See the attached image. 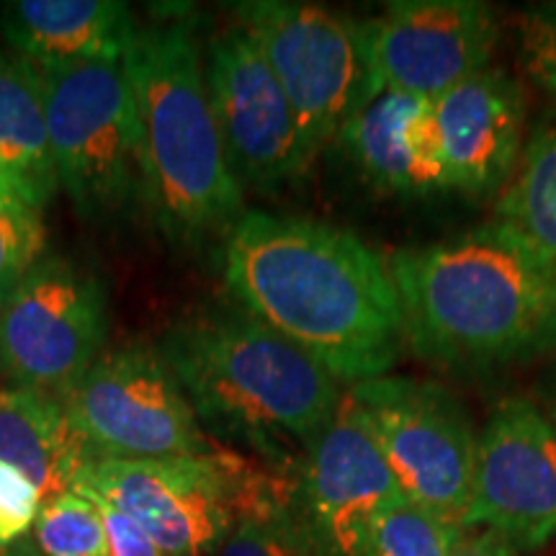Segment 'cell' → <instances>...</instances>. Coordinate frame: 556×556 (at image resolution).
Returning a JSON list of instances; mask_svg holds the SVG:
<instances>
[{
	"label": "cell",
	"instance_id": "obj_31",
	"mask_svg": "<svg viewBox=\"0 0 556 556\" xmlns=\"http://www.w3.org/2000/svg\"><path fill=\"white\" fill-rule=\"evenodd\" d=\"M541 409H544L548 420H552V426L556 428V381H554V387L548 389V394H546V400H544V407H541Z\"/></svg>",
	"mask_w": 556,
	"mask_h": 556
},
{
	"label": "cell",
	"instance_id": "obj_6",
	"mask_svg": "<svg viewBox=\"0 0 556 556\" xmlns=\"http://www.w3.org/2000/svg\"><path fill=\"white\" fill-rule=\"evenodd\" d=\"M294 109L307 165L364 106L356 21L325 5L248 0L235 5Z\"/></svg>",
	"mask_w": 556,
	"mask_h": 556
},
{
	"label": "cell",
	"instance_id": "obj_28",
	"mask_svg": "<svg viewBox=\"0 0 556 556\" xmlns=\"http://www.w3.org/2000/svg\"><path fill=\"white\" fill-rule=\"evenodd\" d=\"M448 556H518V548L500 533L477 528V533L464 531L462 541Z\"/></svg>",
	"mask_w": 556,
	"mask_h": 556
},
{
	"label": "cell",
	"instance_id": "obj_9",
	"mask_svg": "<svg viewBox=\"0 0 556 556\" xmlns=\"http://www.w3.org/2000/svg\"><path fill=\"white\" fill-rule=\"evenodd\" d=\"M364 106L381 93L438 101L490 67L495 11L479 0H397L356 24Z\"/></svg>",
	"mask_w": 556,
	"mask_h": 556
},
{
	"label": "cell",
	"instance_id": "obj_12",
	"mask_svg": "<svg viewBox=\"0 0 556 556\" xmlns=\"http://www.w3.org/2000/svg\"><path fill=\"white\" fill-rule=\"evenodd\" d=\"M204 78L229 168L242 189L268 191L309 170L294 109L240 24L212 39Z\"/></svg>",
	"mask_w": 556,
	"mask_h": 556
},
{
	"label": "cell",
	"instance_id": "obj_3",
	"mask_svg": "<svg viewBox=\"0 0 556 556\" xmlns=\"http://www.w3.org/2000/svg\"><path fill=\"white\" fill-rule=\"evenodd\" d=\"M135 103L142 189L165 238L193 245L240 219L235 178L206 93L204 58L180 21L135 26L122 60Z\"/></svg>",
	"mask_w": 556,
	"mask_h": 556
},
{
	"label": "cell",
	"instance_id": "obj_24",
	"mask_svg": "<svg viewBox=\"0 0 556 556\" xmlns=\"http://www.w3.org/2000/svg\"><path fill=\"white\" fill-rule=\"evenodd\" d=\"M45 248L47 229L39 212L0 204V309L29 270L45 258Z\"/></svg>",
	"mask_w": 556,
	"mask_h": 556
},
{
	"label": "cell",
	"instance_id": "obj_26",
	"mask_svg": "<svg viewBox=\"0 0 556 556\" xmlns=\"http://www.w3.org/2000/svg\"><path fill=\"white\" fill-rule=\"evenodd\" d=\"M41 495L24 471L0 464V544H16L26 539L37 523Z\"/></svg>",
	"mask_w": 556,
	"mask_h": 556
},
{
	"label": "cell",
	"instance_id": "obj_14",
	"mask_svg": "<svg viewBox=\"0 0 556 556\" xmlns=\"http://www.w3.org/2000/svg\"><path fill=\"white\" fill-rule=\"evenodd\" d=\"M304 451L299 510L312 533L330 556H366L374 528L405 495L351 392Z\"/></svg>",
	"mask_w": 556,
	"mask_h": 556
},
{
	"label": "cell",
	"instance_id": "obj_4",
	"mask_svg": "<svg viewBox=\"0 0 556 556\" xmlns=\"http://www.w3.org/2000/svg\"><path fill=\"white\" fill-rule=\"evenodd\" d=\"M160 353L199 422L270 456L281 441L307 448L345 394L328 368L248 312L186 319Z\"/></svg>",
	"mask_w": 556,
	"mask_h": 556
},
{
	"label": "cell",
	"instance_id": "obj_16",
	"mask_svg": "<svg viewBox=\"0 0 556 556\" xmlns=\"http://www.w3.org/2000/svg\"><path fill=\"white\" fill-rule=\"evenodd\" d=\"M336 142L374 189L405 197L448 189L435 101L381 93L345 122Z\"/></svg>",
	"mask_w": 556,
	"mask_h": 556
},
{
	"label": "cell",
	"instance_id": "obj_7",
	"mask_svg": "<svg viewBox=\"0 0 556 556\" xmlns=\"http://www.w3.org/2000/svg\"><path fill=\"white\" fill-rule=\"evenodd\" d=\"M348 392L407 503L462 526L477 458V433L462 402L446 387L405 377L368 379Z\"/></svg>",
	"mask_w": 556,
	"mask_h": 556
},
{
	"label": "cell",
	"instance_id": "obj_19",
	"mask_svg": "<svg viewBox=\"0 0 556 556\" xmlns=\"http://www.w3.org/2000/svg\"><path fill=\"white\" fill-rule=\"evenodd\" d=\"M0 170L34 212H41L60 189L41 75L18 54H0Z\"/></svg>",
	"mask_w": 556,
	"mask_h": 556
},
{
	"label": "cell",
	"instance_id": "obj_13",
	"mask_svg": "<svg viewBox=\"0 0 556 556\" xmlns=\"http://www.w3.org/2000/svg\"><path fill=\"white\" fill-rule=\"evenodd\" d=\"M464 528H486L518 548L556 539V428L528 397H507L477 435Z\"/></svg>",
	"mask_w": 556,
	"mask_h": 556
},
{
	"label": "cell",
	"instance_id": "obj_27",
	"mask_svg": "<svg viewBox=\"0 0 556 556\" xmlns=\"http://www.w3.org/2000/svg\"><path fill=\"white\" fill-rule=\"evenodd\" d=\"M90 503L99 507V516L103 520V531L109 541V556H165L160 546L148 533L131 520L127 513L114 507L101 497H88Z\"/></svg>",
	"mask_w": 556,
	"mask_h": 556
},
{
	"label": "cell",
	"instance_id": "obj_20",
	"mask_svg": "<svg viewBox=\"0 0 556 556\" xmlns=\"http://www.w3.org/2000/svg\"><path fill=\"white\" fill-rule=\"evenodd\" d=\"M495 214L556 274V111L533 129Z\"/></svg>",
	"mask_w": 556,
	"mask_h": 556
},
{
	"label": "cell",
	"instance_id": "obj_23",
	"mask_svg": "<svg viewBox=\"0 0 556 556\" xmlns=\"http://www.w3.org/2000/svg\"><path fill=\"white\" fill-rule=\"evenodd\" d=\"M464 531L454 520L402 503L379 520L366 556H448Z\"/></svg>",
	"mask_w": 556,
	"mask_h": 556
},
{
	"label": "cell",
	"instance_id": "obj_11",
	"mask_svg": "<svg viewBox=\"0 0 556 556\" xmlns=\"http://www.w3.org/2000/svg\"><path fill=\"white\" fill-rule=\"evenodd\" d=\"M73 492L135 520L165 556H217L235 528L225 451L204 456L93 458Z\"/></svg>",
	"mask_w": 556,
	"mask_h": 556
},
{
	"label": "cell",
	"instance_id": "obj_22",
	"mask_svg": "<svg viewBox=\"0 0 556 556\" xmlns=\"http://www.w3.org/2000/svg\"><path fill=\"white\" fill-rule=\"evenodd\" d=\"M34 541L41 556H109L99 507L78 492L41 503Z\"/></svg>",
	"mask_w": 556,
	"mask_h": 556
},
{
	"label": "cell",
	"instance_id": "obj_17",
	"mask_svg": "<svg viewBox=\"0 0 556 556\" xmlns=\"http://www.w3.org/2000/svg\"><path fill=\"white\" fill-rule=\"evenodd\" d=\"M0 29L18 58L34 67L70 62H122L135 21L119 0H13L0 11Z\"/></svg>",
	"mask_w": 556,
	"mask_h": 556
},
{
	"label": "cell",
	"instance_id": "obj_2",
	"mask_svg": "<svg viewBox=\"0 0 556 556\" xmlns=\"http://www.w3.org/2000/svg\"><path fill=\"white\" fill-rule=\"evenodd\" d=\"M405 343L443 366H500L556 348V274L500 222L387 261Z\"/></svg>",
	"mask_w": 556,
	"mask_h": 556
},
{
	"label": "cell",
	"instance_id": "obj_8",
	"mask_svg": "<svg viewBox=\"0 0 556 556\" xmlns=\"http://www.w3.org/2000/svg\"><path fill=\"white\" fill-rule=\"evenodd\" d=\"M62 400L96 458L208 454L184 387L163 353L150 345L103 353Z\"/></svg>",
	"mask_w": 556,
	"mask_h": 556
},
{
	"label": "cell",
	"instance_id": "obj_5",
	"mask_svg": "<svg viewBox=\"0 0 556 556\" xmlns=\"http://www.w3.org/2000/svg\"><path fill=\"white\" fill-rule=\"evenodd\" d=\"M39 70V67H37ZM60 186L83 219H106L144 197L135 103L122 62L41 67Z\"/></svg>",
	"mask_w": 556,
	"mask_h": 556
},
{
	"label": "cell",
	"instance_id": "obj_29",
	"mask_svg": "<svg viewBox=\"0 0 556 556\" xmlns=\"http://www.w3.org/2000/svg\"><path fill=\"white\" fill-rule=\"evenodd\" d=\"M0 556H41L29 539H21L16 544H0Z\"/></svg>",
	"mask_w": 556,
	"mask_h": 556
},
{
	"label": "cell",
	"instance_id": "obj_1",
	"mask_svg": "<svg viewBox=\"0 0 556 556\" xmlns=\"http://www.w3.org/2000/svg\"><path fill=\"white\" fill-rule=\"evenodd\" d=\"M229 294L338 381L387 377L405 328L387 261L358 235L325 222L250 208L227 229Z\"/></svg>",
	"mask_w": 556,
	"mask_h": 556
},
{
	"label": "cell",
	"instance_id": "obj_10",
	"mask_svg": "<svg viewBox=\"0 0 556 556\" xmlns=\"http://www.w3.org/2000/svg\"><path fill=\"white\" fill-rule=\"evenodd\" d=\"M106 332V291L99 278L50 255L0 309V366L21 387L65 397L101 358Z\"/></svg>",
	"mask_w": 556,
	"mask_h": 556
},
{
	"label": "cell",
	"instance_id": "obj_30",
	"mask_svg": "<svg viewBox=\"0 0 556 556\" xmlns=\"http://www.w3.org/2000/svg\"><path fill=\"white\" fill-rule=\"evenodd\" d=\"M0 204L3 206H26L24 201H21L16 193H13V189H11V184L9 180H5V176H3V170H0Z\"/></svg>",
	"mask_w": 556,
	"mask_h": 556
},
{
	"label": "cell",
	"instance_id": "obj_25",
	"mask_svg": "<svg viewBox=\"0 0 556 556\" xmlns=\"http://www.w3.org/2000/svg\"><path fill=\"white\" fill-rule=\"evenodd\" d=\"M520 60L556 101V5H539L520 16Z\"/></svg>",
	"mask_w": 556,
	"mask_h": 556
},
{
	"label": "cell",
	"instance_id": "obj_21",
	"mask_svg": "<svg viewBox=\"0 0 556 556\" xmlns=\"http://www.w3.org/2000/svg\"><path fill=\"white\" fill-rule=\"evenodd\" d=\"M217 556H330L299 510L296 497L235 520Z\"/></svg>",
	"mask_w": 556,
	"mask_h": 556
},
{
	"label": "cell",
	"instance_id": "obj_18",
	"mask_svg": "<svg viewBox=\"0 0 556 556\" xmlns=\"http://www.w3.org/2000/svg\"><path fill=\"white\" fill-rule=\"evenodd\" d=\"M93 458L60 394L21 384L0 389V464L24 471L41 503L73 492Z\"/></svg>",
	"mask_w": 556,
	"mask_h": 556
},
{
	"label": "cell",
	"instance_id": "obj_15",
	"mask_svg": "<svg viewBox=\"0 0 556 556\" xmlns=\"http://www.w3.org/2000/svg\"><path fill=\"white\" fill-rule=\"evenodd\" d=\"M448 189L467 197L500 193L518 168L526 137L523 86L486 67L435 101Z\"/></svg>",
	"mask_w": 556,
	"mask_h": 556
}]
</instances>
